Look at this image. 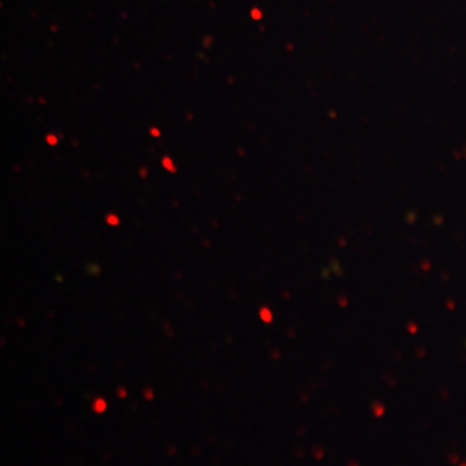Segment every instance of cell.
Wrapping results in <instances>:
<instances>
[{
    "label": "cell",
    "mask_w": 466,
    "mask_h": 466,
    "mask_svg": "<svg viewBox=\"0 0 466 466\" xmlns=\"http://www.w3.org/2000/svg\"><path fill=\"white\" fill-rule=\"evenodd\" d=\"M102 408L106 410V402H102V400H99L97 402V406H96V410H97V413H102Z\"/></svg>",
    "instance_id": "obj_1"
}]
</instances>
